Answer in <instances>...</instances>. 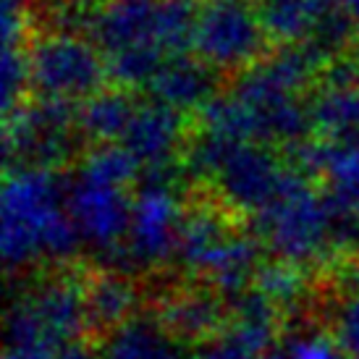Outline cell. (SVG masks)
Wrapping results in <instances>:
<instances>
[{
  "mask_svg": "<svg viewBox=\"0 0 359 359\" xmlns=\"http://www.w3.org/2000/svg\"><path fill=\"white\" fill-rule=\"evenodd\" d=\"M69 173L53 168H11L3 184L0 247L8 270L63 262L76 255L81 236L66 208Z\"/></svg>",
  "mask_w": 359,
  "mask_h": 359,
  "instance_id": "obj_1",
  "label": "cell"
},
{
  "mask_svg": "<svg viewBox=\"0 0 359 359\" xmlns=\"http://www.w3.org/2000/svg\"><path fill=\"white\" fill-rule=\"evenodd\" d=\"M252 231L276 257L299 268H312L336 255L328 197L294 163L276 197L255 215Z\"/></svg>",
  "mask_w": 359,
  "mask_h": 359,
  "instance_id": "obj_2",
  "label": "cell"
},
{
  "mask_svg": "<svg viewBox=\"0 0 359 359\" xmlns=\"http://www.w3.org/2000/svg\"><path fill=\"white\" fill-rule=\"evenodd\" d=\"M84 134L79 129V102L37 97L32 95L6 116L3 150L11 168L60 170L84 152Z\"/></svg>",
  "mask_w": 359,
  "mask_h": 359,
  "instance_id": "obj_3",
  "label": "cell"
},
{
  "mask_svg": "<svg viewBox=\"0 0 359 359\" xmlns=\"http://www.w3.org/2000/svg\"><path fill=\"white\" fill-rule=\"evenodd\" d=\"M32 95L81 102L100 92L108 79L105 53L71 29H37L29 40Z\"/></svg>",
  "mask_w": 359,
  "mask_h": 359,
  "instance_id": "obj_4",
  "label": "cell"
},
{
  "mask_svg": "<svg viewBox=\"0 0 359 359\" xmlns=\"http://www.w3.org/2000/svg\"><path fill=\"white\" fill-rule=\"evenodd\" d=\"M181 170L184 168L142 173L140 187L134 191L121 268L155 270L176 259L181 220L187 212L176 187Z\"/></svg>",
  "mask_w": 359,
  "mask_h": 359,
  "instance_id": "obj_5",
  "label": "cell"
},
{
  "mask_svg": "<svg viewBox=\"0 0 359 359\" xmlns=\"http://www.w3.org/2000/svg\"><path fill=\"white\" fill-rule=\"evenodd\" d=\"M131 205H134L131 184L105 179L81 165L69 173L66 208L79 231L81 247L92 250L113 268H121L123 259Z\"/></svg>",
  "mask_w": 359,
  "mask_h": 359,
  "instance_id": "obj_6",
  "label": "cell"
},
{
  "mask_svg": "<svg viewBox=\"0 0 359 359\" xmlns=\"http://www.w3.org/2000/svg\"><path fill=\"white\" fill-rule=\"evenodd\" d=\"M87 325L84 283L74 276H45L11 302L6 344L40 341L63 346Z\"/></svg>",
  "mask_w": 359,
  "mask_h": 359,
  "instance_id": "obj_7",
  "label": "cell"
},
{
  "mask_svg": "<svg viewBox=\"0 0 359 359\" xmlns=\"http://www.w3.org/2000/svg\"><path fill=\"white\" fill-rule=\"evenodd\" d=\"M276 42L262 24L257 3L247 0H205L197 21L194 50L226 79L265 58Z\"/></svg>",
  "mask_w": 359,
  "mask_h": 359,
  "instance_id": "obj_8",
  "label": "cell"
},
{
  "mask_svg": "<svg viewBox=\"0 0 359 359\" xmlns=\"http://www.w3.org/2000/svg\"><path fill=\"white\" fill-rule=\"evenodd\" d=\"M289 173L283 150L268 142H239L210 179V187L231 212L257 215Z\"/></svg>",
  "mask_w": 359,
  "mask_h": 359,
  "instance_id": "obj_9",
  "label": "cell"
},
{
  "mask_svg": "<svg viewBox=\"0 0 359 359\" xmlns=\"http://www.w3.org/2000/svg\"><path fill=\"white\" fill-rule=\"evenodd\" d=\"M191 134V116L155 97L140 100L121 144L140 163L142 173L181 168L184 147Z\"/></svg>",
  "mask_w": 359,
  "mask_h": 359,
  "instance_id": "obj_10",
  "label": "cell"
},
{
  "mask_svg": "<svg viewBox=\"0 0 359 359\" xmlns=\"http://www.w3.org/2000/svg\"><path fill=\"white\" fill-rule=\"evenodd\" d=\"M226 87H229V79L218 69H212L197 53L191 55L184 53V55H170L163 60L160 71L144 92H150V97L168 102L184 113H197L205 102H210Z\"/></svg>",
  "mask_w": 359,
  "mask_h": 359,
  "instance_id": "obj_11",
  "label": "cell"
},
{
  "mask_svg": "<svg viewBox=\"0 0 359 359\" xmlns=\"http://www.w3.org/2000/svg\"><path fill=\"white\" fill-rule=\"evenodd\" d=\"M160 0H105L87 13L84 34L105 55L131 45L155 42V19Z\"/></svg>",
  "mask_w": 359,
  "mask_h": 359,
  "instance_id": "obj_12",
  "label": "cell"
},
{
  "mask_svg": "<svg viewBox=\"0 0 359 359\" xmlns=\"http://www.w3.org/2000/svg\"><path fill=\"white\" fill-rule=\"evenodd\" d=\"M223 205L200 202L194 208H187L181 220L179 247H176V262L187 273H194L197 278H208L223 250L229 247L231 236L236 231L231 229L229 212H223Z\"/></svg>",
  "mask_w": 359,
  "mask_h": 359,
  "instance_id": "obj_13",
  "label": "cell"
},
{
  "mask_svg": "<svg viewBox=\"0 0 359 359\" xmlns=\"http://www.w3.org/2000/svg\"><path fill=\"white\" fill-rule=\"evenodd\" d=\"M102 359H191L187 341L160 320V315H131L121 325L105 330Z\"/></svg>",
  "mask_w": 359,
  "mask_h": 359,
  "instance_id": "obj_14",
  "label": "cell"
},
{
  "mask_svg": "<svg viewBox=\"0 0 359 359\" xmlns=\"http://www.w3.org/2000/svg\"><path fill=\"white\" fill-rule=\"evenodd\" d=\"M226 302L212 286H194L165 294L160 302V320L184 341H205L226 325Z\"/></svg>",
  "mask_w": 359,
  "mask_h": 359,
  "instance_id": "obj_15",
  "label": "cell"
},
{
  "mask_svg": "<svg viewBox=\"0 0 359 359\" xmlns=\"http://www.w3.org/2000/svg\"><path fill=\"white\" fill-rule=\"evenodd\" d=\"M142 100V92L105 84L100 92L79 102V129L87 144H102L116 142L123 137L126 126L131 123L137 105Z\"/></svg>",
  "mask_w": 359,
  "mask_h": 359,
  "instance_id": "obj_16",
  "label": "cell"
},
{
  "mask_svg": "<svg viewBox=\"0 0 359 359\" xmlns=\"http://www.w3.org/2000/svg\"><path fill=\"white\" fill-rule=\"evenodd\" d=\"M84 304H87V325L95 330H110L123 320L137 315L140 291L129 276L118 270H102L84 283Z\"/></svg>",
  "mask_w": 359,
  "mask_h": 359,
  "instance_id": "obj_17",
  "label": "cell"
},
{
  "mask_svg": "<svg viewBox=\"0 0 359 359\" xmlns=\"http://www.w3.org/2000/svg\"><path fill=\"white\" fill-rule=\"evenodd\" d=\"M315 134L330 142L359 144V81L318 87L309 95Z\"/></svg>",
  "mask_w": 359,
  "mask_h": 359,
  "instance_id": "obj_18",
  "label": "cell"
},
{
  "mask_svg": "<svg viewBox=\"0 0 359 359\" xmlns=\"http://www.w3.org/2000/svg\"><path fill=\"white\" fill-rule=\"evenodd\" d=\"M336 3L339 0H257V11L270 40L280 45L307 40Z\"/></svg>",
  "mask_w": 359,
  "mask_h": 359,
  "instance_id": "obj_19",
  "label": "cell"
},
{
  "mask_svg": "<svg viewBox=\"0 0 359 359\" xmlns=\"http://www.w3.org/2000/svg\"><path fill=\"white\" fill-rule=\"evenodd\" d=\"M202 0H160L155 19V45L165 55H184L194 50Z\"/></svg>",
  "mask_w": 359,
  "mask_h": 359,
  "instance_id": "obj_20",
  "label": "cell"
},
{
  "mask_svg": "<svg viewBox=\"0 0 359 359\" xmlns=\"http://www.w3.org/2000/svg\"><path fill=\"white\" fill-rule=\"evenodd\" d=\"M255 289L262 291L280 309V315H294V312H302V304L307 299V276L299 265L276 259L270 265H259L255 276Z\"/></svg>",
  "mask_w": 359,
  "mask_h": 359,
  "instance_id": "obj_21",
  "label": "cell"
},
{
  "mask_svg": "<svg viewBox=\"0 0 359 359\" xmlns=\"http://www.w3.org/2000/svg\"><path fill=\"white\" fill-rule=\"evenodd\" d=\"M165 58L168 55L160 50L155 42H142V45H131V48L116 50L105 55L108 79L110 84L142 92L150 87V81L155 79V74L160 71Z\"/></svg>",
  "mask_w": 359,
  "mask_h": 359,
  "instance_id": "obj_22",
  "label": "cell"
},
{
  "mask_svg": "<svg viewBox=\"0 0 359 359\" xmlns=\"http://www.w3.org/2000/svg\"><path fill=\"white\" fill-rule=\"evenodd\" d=\"M3 113L8 116L32 97L29 42H3Z\"/></svg>",
  "mask_w": 359,
  "mask_h": 359,
  "instance_id": "obj_23",
  "label": "cell"
},
{
  "mask_svg": "<svg viewBox=\"0 0 359 359\" xmlns=\"http://www.w3.org/2000/svg\"><path fill=\"white\" fill-rule=\"evenodd\" d=\"M262 357L265 354H259L250 341H244L229 325H223L215 336L200 341V346L194 351V359H262Z\"/></svg>",
  "mask_w": 359,
  "mask_h": 359,
  "instance_id": "obj_24",
  "label": "cell"
},
{
  "mask_svg": "<svg viewBox=\"0 0 359 359\" xmlns=\"http://www.w3.org/2000/svg\"><path fill=\"white\" fill-rule=\"evenodd\" d=\"M291 359H346V351L339 346L333 333L320 330H297L286 344Z\"/></svg>",
  "mask_w": 359,
  "mask_h": 359,
  "instance_id": "obj_25",
  "label": "cell"
},
{
  "mask_svg": "<svg viewBox=\"0 0 359 359\" xmlns=\"http://www.w3.org/2000/svg\"><path fill=\"white\" fill-rule=\"evenodd\" d=\"M333 339L346 351V357L359 359V294L346 297L333 312Z\"/></svg>",
  "mask_w": 359,
  "mask_h": 359,
  "instance_id": "obj_26",
  "label": "cell"
},
{
  "mask_svg": "<svg viewBox=\"0 0 359 359\" xmlns=\"http://www.w3.org/2000/svg\"><path fill=\"white\" fill-rule=\"evenodd\" d=\"M60 346L53 344H37V341H19V344H6L3 359H55V351Z\"/></svg>",
  "mask_w": 359,
  "mask_h": 359,
  "instance_id": "obj_27",
  "label": "cell"
},
{
  "mask_svg": "<svg viewBox=\"0 0 359 359\" xmlns=\"http://www.w3.org/2000/svg\"><path fill=\"white\" fill-rule=\"evenodd\" d=\"M55 359H102V354L100 349H95L90 344H84V341L71 339L55 351Z\"/></svg>",
  "mask_w": 359,
  "mask_h": 359,
  "instance_id": "obj_28",
  "label": "cell"
},
{
  "mask_svg": "<svg viewBox=\"0 0 359 359\" xmlns=\"http://www.w3.org/2000/svg\"><path fill=\"white\" fill-rule=\"evenodd\" d=\"M341 6H344V8L349 11L351 16H354V19H357V24H359V0H339Z\"/></svg>",
  "mask_w": 359,
  "mask_h": 359,
  "instance_id": "obj_29",
  "label": "cell"
},
{
  "mask_svg": "<svg viewBox=\"0 0 359 359\" xmlns=\"http://www.w3.org/2000/svg\"><path fill=\"white\" fill-rule=\"evenodd\" d=\"M349 60H351V66H354V74H357V79H359V40H357V45L351 48Z\"/></svg>",
  "mask_w": 359,
  "mask_h": 359,
  "instance_id": "obj_30",
  "label": "cell"
},
{
  "mask_svg": "<svg viewBox=\"0 0 359 359\" xmlns=\"http://www.w3.org/2000/svg\"><path fill=\"white\" fill-rule=\"evenodd\" d=\"M351 283L359 289V252L354 255V265H351Z\"/></svg>",
  "mask_w": 359,
  "mask_h": 359,
  "instance_id": "obj_31",
  "label": "cell"
},
{
  "mask_svg": "<svg viewBox=\"0 0 359 359\" xmlns=\"http://www.w3.org/2000/svg\"><path fill=\"white\" fill-rule=\"evenodd\" d=\"M262 359H291V354L286 349H283V351H268Z\"/></svg>",
  "mask_w": 359,
  "mask_h": 359,
  "instance_id": "obj_32",
  "label": "cell"
},
{
  "mask_svg": "<svg viewBox=\"0 0 359 359\" xmlns=\"http://www.w3.org/2000/svg\"><path fill=\"white\" fill-rule=\"evenodd\" d=\"M63 3H79V6H100L105 0H63Z\"/></svg>",
  "mask_w": 359,
  "mask_h": 359,
  "instance_id": "obj_33",
  "label": "cell"
},
{
  "mask_svg": "<svg viewBox=\"0 0 359 359\" xmlns=\"http://www.w3.org/2000/svg\"><path fill=\"white\" fill-rule=\"evenodd\" d=\"M202 3H205V0H202Z\"/></svg>",
  "mask_w": 359,
  "mask_h": 359,
  "instance_id": "obj_34",
  "label": "cell"
}]
</instances>
